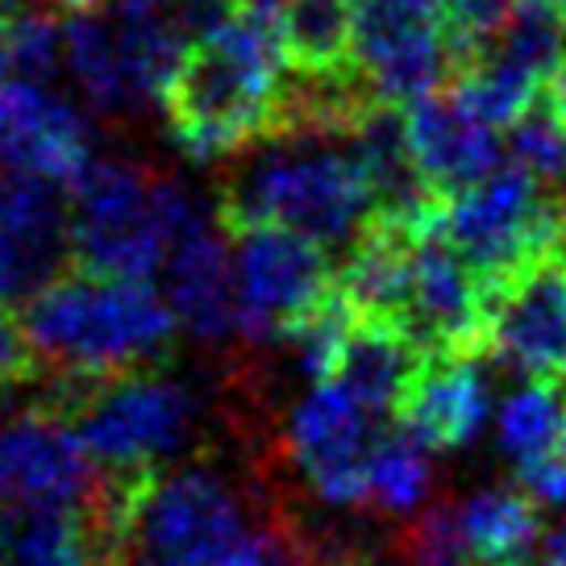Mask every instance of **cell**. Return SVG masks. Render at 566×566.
<instances>
[{"label": "cell", "mask_w": 566, "mask_h": 566, "mask_svg": "<svg viewBox=\"0 0 566 566\" xmlns=\"http://www.w3.org/2000/svg\"><path fill=\"white\" fill-rule=\"evenodd\" d=\"M287 75L275 18L217 21L184 51L163 92L176 146L196 163H221L275 138L287 113Z\"/></svg>", "instance_id": "1"}, {"label": "cell", "mask_w": 566, "mask_h": 566, "mask_svg": "<svg viewBox=\"0 0 566 566\" xmlns=\"http://www.w3.org/2000/svg\"><path fill=\"white\" fill-rule=\"evenodd\" d=\"M21 329L38 367L59 371L63 384H101L167 363L179 321L150 280H122L71 263L25 301Z\"/></svg>", "instance_id": "2"}, {"label": "cell", "mask_w": 566, "mask_h": 566, "mask_svg": "<svg viewBox=\"0 0 566 566\" xmlns=\"http://www.w3.org/2000/svg\"><path fill=\"white\" fill-rule=\"evenodd\" d=\"M379 217L371 171L346 138L280 134L254 146V155L221 188L217 221L280 226L321 247H354L358 233Z\"/></svg>", "instance_id": "3"}, {"label": "cell", "mask_w": 566, "mask_h": 566, "mask_svg": "<svg viewBox=\"0 0 566 566\" xmlns=\"http://www.w3.org/2000/svg\"><path fill=\"white\" fill-rule=\"evenodd\" d=\"M96 516L113 566H209L254 530L247 492L205 459L108 479Z\"/></svg>", "instance_id": "4"}, {"label": "cell", "mask_w": 566, "mask_h": 566, "mask_svg": "<svg viewBox=\"0 0 566 566\" xmlns=\"http://www.w3.org/2000/svg\"><path fill=\"white\" fill-rule=\"evenodd\" d=\"M75 266L122 280H163V266L205 209L179 179L134 159H92L67 184Z\"/></svg>", "instance_id": "5"}, {"label": "cell", "mask_w": 566, "mask_h": 566, "mask_svg": "<svg viewBox=\"0 0 566 566\" xmlns=\"http://www.w3.org/2000/svg\"><path fill=\"white\" fill-rule=\"evenodd\" d=\"M54 400H67L92 462L108 479H138L184 462L209 412V400L196 384L167 371L163 363L101 384H63Z\"/></svg>", "instance_id": "6"}, {"label": "cell", "mask_w": 566, "mask_h": 566, "mask_svg": "<svg viewBox=\"0 0 566 566\" xmlns=\"http://www.w3.org/2000/svg\"><path fill=\"white\" fill-rule=\"evenodd\" d=\"M226 233L238 275V337L250 350L287 346L337 287L329 247L280 226H238Z\"/></svg>", "instance_id": "7"}, {"label": "cell", "mask_w": 566, "mask_h": 566, "mask_svg": "<svg viewBox=\"0 0 566 566\" xmlns=\"http://www.w3.org/2000/svg\"><path fill=\"white\" fill-rule=\"evenodd\" d=\"M188 46L192 42H184L163 25L129 18L122 9H113L105 18L75 13L67 21L63 67L101 117L129 122L150 105H163V92Z\"/></svg>", "instance_id": "8"}, {"label": "cell", "mask_w": 566, "mask_h": 566, "mask_svg": "<svg viewBox=\"0 0 566 566\" xmlns=\"http://www.w3.org/2000/svg\"><path fill=\"white\" fill-rule=\"evenodd\" d=\"M438 230L492 283L563 238L566 205L549 196V184L509 163L471 188L438 200Z\"/></svg>", "instance_id": "9"}, {"label": "cell", "mask_w": 566, "mask_h": 566, "mask_svg": "<svg viewBox=\"0 0 566 566\" xmlns=\"http://www.w3.org/2000/svg\"><path fill=\"white\" fill-rule=\"evenodd\" d=\"M388 424L346 384L317 379L283 421V459L325 509H367L371 459Z\"/></svg>", "instance_id": "10"}, {"label": "cell", "mask_w": 566, "mask_h": 566, "mask_svg": "<svg viewBox=\"0 0 566 566\" xmlns=\"http://www.w3.org/2000/svg\"><path fill=\"white\" fill-rule=\"evenodd\" d=\"M354 63L379 101L412 105L454 80L446 0H350Z\"/></svg>", "instance_id": "11"}, {"label": "cell", "mask_w": 566, "mask_h": 566, "mask_svg": "<svg viewBox=\"0 0 566 566\" xmlns=\"http://www.w3.org/2000/svg\"><path fill=\"white\" fill-rule=\"evenodd\" d=\"M101 492L67 408L42 400L0 421V509H96Z\"/></svg>", "instance_id": "12"}, {"label": "cell", "mask_w": 566, "mask_h": 566, "mask_svg": "<svg viewBox=\"0 0 566 566\" xmlns=\"http://www.w3.org/2000/svg\"><path fill=\"white\" fill-rule=\"evenodd\" d=\"M488 354L525 379L566 384V233L488 283Z\"/></svg>", "instance_id": "13"}, {"label": "cell", "mask_w": 566, "mask_h": 566, "mask_svg": "<svg viewBox=\"0 0 566 566\" xmlns=\"http://www.w3.org/2000/svg\"><path fill=\"white\" fill-rule=\"evenodd\" d=\"M424 354H488V280L438 230V212L412 238L396 313Z\"/></svg>", "instance_id": "14"}, {"label": "cell", "mask_w": 566, "mask_h": 566, "mask_svg": "<svg viewBox=\"0 0 566 566\" xmlns=\"http://www.w3.org/2000/svg\"><path fill=\"white\" fill-rule=\"evenodd\" d=\"M92 159V125L71 101L42 80H0V171L71 184Z\"/></svg>", "instance_id": "15"}, {"label": "cell", "mask_w": 566, "mask_h": 566, "mask_svg": "<svg viewBox=\"0 0 566 566\" xmlns=\"http://www.w3.org/2000/svg\"><path fill=\"white\" fill-rule=\"evenodd\" d=\"M405 125L417 176L438 200L500 171L509 155L504 129H495L454 84L405 105Z\"/></svg>", "instance_id": "16"}, {"label": "cell", "mask_w": 566, "mask_h": 566, "mask_svg": "<svg viewBox=\"0 0 566 566\" xmlns=\"http://www.w3.org/2000/svg\"><path fill=\"white\" fill-rule=\"evenodd\" d=\"M59 184L0 171V308L34 301L71 254Z\"/></svg>", "instance_id": "17"}, {"label": "cell", "mask_w": 566, "mask_h": 566, "mask_svg": "<svg viewBox=\"0 0 566 566\" xmlns=\"http://www.w3.org/2000/svg\"><path fill=\"white\" fill-rule=\"evenodd\" d=\"M163 296L179 321V334L200 346H221L238 337V275L233 247L221 221H200L184 233L163 266Z\"/></svg>", "instance_id": "18"}, {"label": "cell", "mask_w": 566, "mask_h": 566, "mask_svg": "<svg viewBox=\"0 0 566 566\" xmlns=\"http://www.w3.org/2000/svg\"><path fill=\"white\" fill-rule=\"evenodd\" d=\"M492 421V379L479 354H424L396 424L433 454L471 446Z\"/></svg>", "instance_id": "19"}, {"label": "cell", "mask_w": 566, "mask_h": 566, "mask_svg": "<svg viewBox=\"0 0 566 566\" xmlns=\"http://www.w3.org/2000/svg\"><path fill=\"white\" fill-rule=\"evenodd\" d=\"M454 525L475 566H537L546 546L542 504L521 483H492L462 495Z\"/></svg>", "instance_id": "20"}, {"label": "cell", "mask_w": 566, "mask_h": 566, "mask_svg": "<svg viewBox=\"0 0 566 566\" xmlns=\"http://www.w3.org/2000/svg\"><path fill=\"white\" fill-rule=\"evenodd\" d=\"M0 566H113L96 509H0Z\"/></svg>", "instance_id": "21"}, {"label": "cell", "mask_w": 566, "mask_h": 566, "mask_svg": "<svg viewBox=\"0 0 566 566\" xmlns=\"http://www.w3.org/2000/svg\"><path fill=\"white\" fill-rule=\"evenodd\" d=\"M421 363L424 350L405 329H396L388 321L358 317L346 334V346L337 354V367L329 379L346 384L363 405H371L379 417H388L396 424Z\"/></svg>", "instance_id": "22"}, {"label": "cell", "mask_w": 566, "mask_h": 566, "mask_svg": "<svg viewBox=\"0 0 566 566\" xmlns=\"http://www.w3.org/2000/svg\"><path fill=\"white\" fill-rule=\"evenodd\" d=\"M287 71L337 75L354 71V4L350 0H283L275 13Z\"/></svg>", "instance_id": "23"}, {"label": "cell", "mask_w": 566, "mask_h": 566, "mask_svg": "<svg viewBox=\"0 0 566 566\" xmlns=\"http://www.w3.org/2000/svg\"><path fill=\"white\" fill-rule=\"evenodd\" d=\"M495 438H500V450L516 467H530V462H542L549 454H563L566 384H549V379L521 384L495 412Z\"/></svg>", "instance_id": "24"}, {"label": "cell", "mask_w": 566, "mask_h": 566, "mask_svg": "<svg viewBox=\"0 0 566 566\" xmlns=\"http://www.w3.org/2000/svg\"><path fill=\"white\" fill-rule=\"evenodd\" d=\"M433 450L421 446L400 424L388 429L371 459V488H367V509L388 521H408L429 509L433 495Z\"/></svg>", "instance_id": "25"}, {"label": "cell", "mask_w": 566, "mask_h": 566, "mask_svg": "<svg viewBox=\"0 0 566 566\" xmlns=\"http://www.w3.org/2000/svg\"><path fill=\"white\" fill-rule=\"evenodd\" d=\"M67 54V25L42 9H9L4 25V80H51Z\"/></svg>", "instance_id": "26"}, {"label": "cell", "mask_w": 566, "mask_h": 566, "mask_svg": "<svg viewBox=\"0 0 566 566\" xmlns=\"http://www.w3.org/2000/svg\"><path fill=\"white\" fill-rule=\"evenodd\" d=\"M504 146H509V163L537 176L542 184H563L566 179V129L554 117L549 101H537L504 134Z\"/></svg>", "instance_id": "27"}, {"label": "cell", "mask_w": 566, "mask_h": 566, "mask_svg": "<svg viewBox=\"0 0 566 566\" xmlns=\"http://www.w3.org/2000/svg\"><path fill=\"white\" fill-rule=\"evenodd\" d=\"M400 566H475L454 525V504H433L400 537Z\"/></svg>", "instance_id": "28"}, {"label": "cell", "mask_w": 566, "mask_h": 566, "mask_svg": "<svg viewBox=\"0 0 566 566\" xmlns=\"http://www.w3.org/2000/svg\"><path fill=\"white\" fill-rule=\"evenodd\" d=\"M38 358L30 350V337L21 329L18 317H9V308H0V391L18 388L34 375Z\"/></svg>", "instance_id": "29"}, {"label": "cell", "mask_w": 566, "mask_h": 566, "mask_svg": "<svg viewBox=\"0 0 566 566\" xmlns=\"http://www.w3.org/2000/svg\"><path fill=\"white\" fill-rule=\"evenodd\" d=\"M516 483L542 504V509H566V450L542 462L516 467Z\"/></svg>", "instance_id": "30"}, {"label": "cell", "mask_w": 566, "mask_h": 566, "mask_svg": "<svg viewBox=\"0 0 566 566\" xmlns=\"http://www.w3.org/2000/svg\"><path fill=\"white\" fill-rule=\"evenodd\" d=\"M509 9H521V13H537V18H549L554 25L566 30V0H509Z\"/></svg>", "instance_id": "31"}, {"label": "cell", "mask_w": 566, "mask_h": 566, "mask_svg": "<svg viewBox=\"0 0 566 566\" xmlns=\"http://www.w3.org/2000/svg\"><path fill=\"white\" fill-rule=\"evenodd\" d=\"M546 101H549V108H554V117H558L566 129V54H563V63H558V71H554V80H549Z\"/></svg>", "instance_id": "32"}, {"label": "cell", "mask_w": 566, "mask_h": 566, "mask_svg": "<svg viewBox=\"0 0 566 566\" xmlns=\"http://www.w3.org/2000/svg\"><path fill=\"white\" fill-rule=\"evenodd\" d=\"M230 13H247V18H275L283 9V0H226Z\"/></svg>", "instance_id": "33"}, {"label": "cell", "mask_w": 566, "mask_h": 566, "mask_svg": "<svg viewBox=\"0 0 566 566\" xmlns=\"http://www.w3.org/2000/svg\"><path fill=\"white\" fill-rule=\"evenodd\" d=\"M537 566H566V525L546 537V546L537 554Z\"/></svg>", "instance_id": "34"}, {"label": "cell", "mask_w": 566, "mask_h": 566, "mask_svg": "<svg viewBox=\"0 0 566 566\" xmlns=\"http://www.w3.org/2000/svg\"><path fill=\"white\" fill-rule=\"evenodd\" d=\"M54 4H59V9H67L71 18H75V13H96V9L108 4V0H54Z\"/></svg>", "instance_id": "35"}, {"label": "cell", "mask_w": 566, "mask_h": 566, "mask_svg": "<svg viewBox=\"0 0 566 566\" xmlns=\"http://www.w3.org/2000/svg\"><path fill=\"white\" fill-rule=\"evenodd\" d=\"M4 25H9V9L0 4V80H4Z\"/></svg>", "instance_id": "36"}]
</instances>
